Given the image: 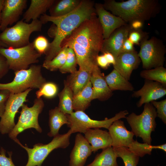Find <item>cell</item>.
Listing matches in <instances>:
<instances>
[{
  "label": "cell",
  "instance_id": "cell-14",
  "mask_svg": "<svg viewBox=\"0 0 166 166\" xmlns=\"http://www.w3.org/2000/svg\"><path fill=\"white\" fill-rule=\"evenodd\" d=\"M131 30L130 25L127 23L116 30L108 38L104 39L101 52L109 53L116 59L122 52L124 42L128 38Z\"/></svg>",
  "mask_w": 166,
  "mask_h": 166
},
{
  "label": "cell",
  "instance_id": "cell-43",
  "mask_svg": "<svg viewBox=\"0 0 166 166\" xmlns=\"http://www.w3.org/2000/svg\"><path fill=\"white\" fill-rule=\"evenodd\" d=\"M135 50L134 44L128 39H126L124 42L122 48V52H131Z\"/></svg>",
  "mask_w": 166,
  "mask_h": 166
},
{
  "label": "cell",
  "instance_id": "cell-9",
  "mask_svg": "<svg viewBox=\"0 0 166 166\" xmlns=\"http://www.w3.org/2000/svg\"><path fill=\"white\" fill-rule=\"evenodd\" d=\"M72 134L69 130L65 133L58 134L54 137L48 144L37 143L33 146V148L23 146L20 142L18 144L28 153V161L25 166H42L43 162L52 151L58 148H66L69 146Z\"/></svg>",
  "mask_w": 166,
  "mask_h": 166
},
{
  "label": "cell",
  "instance_id": "cell-19",
  "mask_svg": "<svg viewBox=\"0 0 166 166\" xmlns=\"http://www.w3.org/2000/svg\"><path fill=\"white\" fill-rule=\"evenodd\" d=\"M108 129L113 148L123 146L128 148L134 140V134L127 129L124 121L120 119L114 121Z\"/></svg>",
  "mask_w": 166,
  "mask_h": 166
},
{
  "label": "cell",
  "instance_id": "cell-13",
  "mask_svg": "<svg viewBox=\"0 0 166 166\" xmlns=\"http://www.w3.org/2000/svg\"><path fill=\"white\" fill-rule=\"evenodd\" d=\"M166 94V85L160 82L145 80L143 86L139 90L133 92L132 97H140L136 104L140 107L145 103L151 102L163 97Z\"/></svg>",
  "mask_w": 166,
  "mask_h": 166
},
{
  "label": "cell",
  "instance_id": "cell-27",
  "mask_svg": "<svg viewBox=\"0 0 166 166\" xmlns=\"http://www.w3.org/2000/svg\"><path fill=\"white\" fill-rule=\"evenodd\" d=\"M81 0H55L49 9L50 16L57 17L69 13L78 6Z\"/></svg>",
  "mask_w": 166,
  "mask_h": 166
},
{
  "label": "cell",
  "instance_id": "cell-42",
  "mask_svg": "<svg viewBox=\"0 0 166 166\" xmlns=\"http://www.w3.org/2000/svg\"><path fill=\"white\" fill-rule=\"evenodd\" d=\"M96 61L98 66L104 69H107L110 65L103 54L98 55L97 57Z\"/></svg>",
  "mask_w": 166,
  "mask_h": 166
},
{
  "label": "cell",
  "instance_id": "cell-25",
  "mask_svg": "<svg viewBox=\"0 0 166 166\" xmlns=\"http://www.w3.org/2000/svg\"><path fill=\"white\" fill-rule=\"evenodd\" d=\"M49 124L50 131L48 133L49 137H54L59 134V131L64 124L68 123L66 114L61 111L58 107L49 111Z\"/></svg>",
  "mask_w": 166,
  "mask_h": 166
},
{
  "label": "cell",
  "instance_id": "cell-37",
  "mask_svg": "<svg viewBox=\"0 0 166 166\" xmlns=\"http://www.w3.org/2000/svg\"><path fill=\"white\" fill-rule=\"evenodd\" d=\"M148 33L143 31L141 29H131L128 36V39L132 42L139 45L141 42L148 39Z\"/></svg>",
  "mask_w": 166,
  "mask_h": 166
},
{
  "label": "cell",
  "instance_id": "cell-39",
  "mask_svg": "<svg viewBox=\"0 0 166 166\" xmlns=\"http://www.w3.org/2000/svg\"><path fill=\"white\" fill-rule=\"evenodd\" d=\"M6 150L3 147H1L0 150V166H15L12 159V152H7L8 157L6 156Z\"/></svg>",
  "mask_w": 166,
  "mask_h": 166
},
{
  "label": "cell",
  "instance_id": "cell-5",
  "mask_svg": "<svg viewBox=\"0 0 166 166\" xmlns=\"http://www.w3.org/2000/svg\"><path fill=\"white\" fill-rule=\"evenodd\" d=\"M156 110L151 102L145 103L140 114L132 112L125 118L134 135L141 138L144 143L150 145L152 141L151 133L155 130L156 125Z\"/></svg>",
  "mask_w": 166,
  "mask_h": 166
},
{
  "label": "cell",
  "instance_id": "cell-15",
  "mask_svg": "<svg viewBox=\"0 0 166 166\" xmlns=\"http://www.w3.org/2000/svg\"><path fill=\"white\" fill-rule=\"evenodd\" d=\"M26 0H4L0 22L2 31L17 22L26 7Z\"/></svg>",
  "mask_w": 166,
  "mask_h": 166
},
{
  "label": "cell",
  "instance_id": "cell-4",
  "mask_svg": "<svg viewBox=\"0 0 166 166\" xmlns=\"http://www.w3.org/2000/svg\"><path fill=\"white\" fill-rule=\"evenodd\" d=\"M14 77L11 82L0 83V90H6L10 93H18L29 89H39L45 83L46 79L42 73L40 65L33 64L29 68L14 72Z\"/></svg>",
  "mask_w": 166,
  "mask_h": 166
},
{
  "label": "cell",
  "instance_id": "cell-2",
  "mask_svg": "<svg viewBox=\"0 0 166 166\" xmlns=\"http://www.w3.org/2000/svg\"><path fill=\"white\" fill-rule=\"evenodd\" d=\"M93 1L82 0L74 10L64 16L54 17L44 14L39 19L42 24L51 22L55 26L53 31V40L50 43L45 53V61H50L61 49V44L65 39L85 20L97 14Z\"/></svg>",
  "mask_w": 166,
  "mask_h": 166
},
{
  "label": "cell",
  "instance_id": "cell-20",
  "mask_svg": "<svg viewBox=\"0 0 166 166\" xmlns=\"http://www.w3.org/2000/svg\"><path fill=\"white\" fill-rule=\"evenodd\" d=\"M100 68L91 74L90 81L92 85L93 100L97 99L102 101H106L113 94V91L108 86Z\"/></svg>",
  "mask_w": 166,
  "mask_h": 166
},
{
  "label": "cell",
  "instance_id": "cell-11",
  "mask_svg": "<svg viewBox=\"0 0 166 166\" xmlns=\"http://www.w3.org/2000/svg\"><path fill=\"white\" fill-rule=\"evenodd\" d=\"M140 49L138 55L144 69H149L163 66L166 52L165 46L163 41L155 37L143 40L140 44Z\"/></svg>",
  "mask_w": 166,
  "mask_h": 166
},
{
  "label": "cell",
  "instance_id": "cell-41",
  "mask_svg": "<svg viewBox=\"0 0 166 166\" xmlns=\"http://www.w3.org/2000/svg\"><path fill=\"white\" fill-rule=\"evenodd\" d=\"M9 69L6 58L0 54V80L8 73Z\"/></svg>",
  "mask_w": 166,
  "mask_h": 166
},
{
  "label": "cell",
  "instance_id": "cell-29",
  "mask_svg": "<svg viewBox=\"0 0 166 166\" xmlns=\"http://www.w3.org/2000/svg\"><path fill=\"white\" fill-rule=\"evenodd\" d=\"M58 95L59 97L57 106L58 108L66 115L72 113L73 112V103L74 95L72 90L65 81L64 87Z\"/></svg>",
  "mask_w": 166,
  "mask_h": 166
},
{
  "label": "cell",
  "instance_id": "cell-36",
  "mask_svg": "<svg viewBox=\"0 0 166 166\" xmlns=\"http://www.w3.org/2000/svg\"><path fill=\"white\" fill-rule=\"evenodd\" d=\"M32 42L35 50L41 55L45 54L50 44L47 38L42 35L38 36Z\"/></svg>",
  "mask_w": 166,
  "mask_h": 166
},
{
  "label": "cell",
  "instance_id": "cell-44",
  "mask_svg": "<svg viewBox=\"0 0 166 166\" xmlns=\"http://www.w3.org/2000/svg\"><path fill=\"white\" fill-rule=\"evenodd\" d=\"M144 22L139 20L133 21L129 23L130 27L133 30L141 29Z\"/></svg>",
  "mask_w": 166,
  "mask_h": 166
},
{
  "label": "cell",
  "instance_id": "cell-18",
  "mask_svg": "<svg viewBox=\"0 0 166 166\" xmlns=\"http://www.w3.org/2000/svg\"><path fill=\"white\" fill-rule=\"evenodd\" d=\"M92 152L91 146L84 136L80 133H77L70 154L69 166H84Z\"/></svg>",
  "mask_w": 166,
  "mask_h": 166
},
{
  "label": "cell",
  "instance_id": "cell-1",
  "mask_svg": "<svg viewBox=\"0 0 166 166\" xmlns=\"http://www.w3.org/2000/svg\"><path fill=\"white\" fill-rule=\"evenodd\" d=\"M104 39L102 28L96 14L81 23L63 40V47L73 50L79 69L91 73L97 66L96 59Z\"/></svg>",
  "mask_w": 166,
  "mask_h": 166
},
{
  "label": "cell",
  "instance_id": "cell-32",
  "mask_svg": "<svg viewBox=\"0 0 166 166\" xmlns=\"http://www.w3.org/2000/svg\"><path fill=\"white\" fill-rule=\"evenodd\" d=\"M68 47H63L58 53L50 61L45 60L42 67L51 71L59 70L64 64L67 54Z\"/></svg>",
  "mask_w": 166,
  "mask_h": 166
},
{
  "label": "cell",
  "instance_id": "cell-24",
  "mask_svg": "<svg viewBox=\"0 0 166 166\" xmlns=\"http://www.w3.org/2000/svg\"><path fill=\"white\" fill-rule=\"evenodd\" d=\"M104 78L110 89L115 90L132 91L134 88L132 84L115 69L104 76Z\"/></svg>",
  "mask_w": 166,
  "mask_h": 166
},
{
  "label": "cell",
  "instance_id": "cell-40",
  "mask_svg": "<svg viewBox=\"0 0 166 166\" xmlns=\"http://www.w3.org/2000/svg\"><path fill=\"white\" fill-rule=\"evenodd\" d=\"M10 92L6 90H0V117L2 116Z\"/></svg>",
  "mask_w": 166,
  "mask_h": 166
},
{
  "label": "cell",
  "instance_id": "cell-8",
  "mask_svg": "<svg viewBox=\"0 0 166 166\" xmlns=\"http://www.w3.org/2000/svg\"><path fill=\"white\" fill-rule=\"evenodd\" d=\"M128 114L126 110L121 111L111 118H105L104 120L99 121L91 119L84 112L75 111L66 115L68 120L67 125L72 133L77 132L84 133L90 129L103 128L108 129L114 121L125 118Z\"/></svg>",
  "mask_w": 166,
  "mask_h": 166
},
{
  "label": "cell",
  "instance_id": "cell-16",
  "mask_svg": "<svg viewBox=\"0 0 166 166\" xmlns=\"http://www.w3.org/2000/svg\"><path fill=\"white\" fill-rule=\"evenodd\" d=\"M94 7L102 28L104 39L108 38L116 30L127 24L120 17L106 10L102 4L96 3Z\"/></svg>",
  "mask_w": 166,
  "mask_h": 166
},
{
  "label": "cell",
  "instance_id": "cell-45",
  "mask_svg": "<svg viewBox=\"0 0 166 166\" xmlns=\"http://www.w3.org/2000/svg\"><path fill=\"white\" fill-rule=\"evenodd\" d=\"M108 63L110 64L114 65L115 63L116 59L114 56L111 53L106 52L103 53Z\"/></svg>",
  "mask_w": 166,
  "mask_h": 166
},
{
  "label": "cell",
  "instance_id": "cell-21",
  "mask_svg": "<svg viewBox=\"0 0 166 166\" xmlns=\"http://www.w3.org/2000/svg\"><path fill=\"white\" fill-rule=\"evenodd\" d=\"M84 137L91 144L92 152L112 146V140L109 132L99 128L90 129L84 133Z\"/></svg>",
  "mask_w": 166,
  "mask_h": 166
},
{
  "label": "cell",
  "instance_id": "cell-7",
  "mask_svg": "<svg viewBox=\"0 0 166 166\" xmlns=\"http://www.w3.org/2000/svg\"><path fill=\"white\" fill-rule=\"evenodd\" d=\"M0 54L6 58L10 69L14 72L28 69L38 63L41 56L35 49L32 42L19 48H0Z\"/></svg>",
  "mask_w": 166,
  "mask_h": 166
},
{
  "label": "cell",
  "instance_id": "cell-38",
  "mask_svg": "<svg viewBox=\"0 0 166 166\" xmlns=\"http://www.w3.org/2000/svg\"><path fill=\"white\" fill-rule=\"evenodd\" d=\"M151 103L156 109L157 117L160 118L163 123L166 124V99L160 101H153Z\"/></svg>",
  "mask_w": 166,
  "mask_h": 166
},
{
  "label": "cell",
  "instance_id": "cell-22",
  "mask_svg": "<svg viewBox=\"0 0 166 166\" xmlns=\"http://www.w3.org/2000/svg\"><path fill=\"white\" fill-rule=\"evenodd\" d=\"M55 0H31L29 7L24 13L22 19L26 22L38 19L54 3Z\"/></svg>",
  "mask_w": 166,
  "mask_h": 166
},
{
  "label": "cell",
  "instance_id": "cell-12",
  "mask_svg": "<svg viewBox=\"0 0 166 166\" xmlns=\"http://www.w3.org/2000/svg\"><path fill=\"white\" fill-rule=\"evenodd\" d=\"M32 89L21 93H10L6 103L4 113L0 120V132L9 133L15 125L14 118L19 108L27 101V97Z\"/></svg>",
  "mask_w": 166,
  "mask_h": 166
},
{
  "label": "cell",
  "instance_id": "cell-31",
  "mask_svg": "<svg viewBox=\"0 0 166 166\" xmlns=\"http://www.w3.org/2000/svg\"><path fill=\"white\" fill-rule=\"evenodd\" d=\"M113 148L117 157L122 159L125 166H137L140 157L131 152L128 148L123 146Z\"/></svg>",
  "mask_w": 166,
  "mask_h": 166
},
{
  "label": "cell",
  "instance_id": "cell-17",
  "mask_svg": "<svg viewBox=\"0 0 166 166\" xmlns=\"http://www.w3.org/2000/svg\"><path fill=\"white\" fill-rule=\"evenodd\" d=\"M141 62L135 50L121 52L116 59L114 69L128 81L132 71L137 69Z\"/></svg>",
  "mask_w": 166,
  "mask_h": 166
},
{
  "label": "cell",
  "instance_id": "cell-30",
  "mask_svg": "<svg viewBox=\"0 0 166 166\" xmlns=\"http://www.w3.org/2000/svg\"><path fill=\"white\" fill-rule=\"evenodd\" d=\"M140 76L145 80L157 81L166 85V69L164 66L143 70L140 73Z\"/></svg>",
  "mask_w": 166,
  "mask_h": 166
},
{
  "label": "cell",
  "instance_id": "cell-35",
  "mask_svg": "<svg viewBox=\"0 0 166 166\" xmlns=\"http://www.w3.org/2000/svg\"><path fill=\"white\" fill-rule=\"evenodd\" d=\"M128 148L140 157H142L146 154L151 155L152 149H155V146L140 143L137 140H134Z\"/></svg>",
  "mask_w": 166,
  "mask_h": 166
},
{
  "label": "cell",
  "instance_id": "cell-26",
  "mask_svg": "<svg viewBox=\"0 0 166 166\" xmlns=\"http://www.w3.org/2000/svg\"><path fill=\"white\" fill-rule=\"evenodd\" d=\"M93 100L92 85L90 81L83 89L74 95L73 103V110L84 112Z\"/></svg>",
  "mask_w": 166,
  "mask_h": 166
},
{
  "label": "cell",
  "instance_id": "cell-34",
  "mask_svg": "<svg viewBox=\"0 0 166 166\" xmlns=\"http://www.w3.org/2000/svg\"><path fill=\"white\" fill-rule=\"evenodd\" d=\"M77 62L72 49L68 47L66 57L64 65L59 69L62 73H72L77 70Z\"/></svg>",
  "mask_w": 166,
  "mask_h": 166
},
{
  "label": "cell",
  "instance_id": "cell-28",
  "mask_svg": "<svg viewBox=\"0 0 166 166\" xmlns=\"http://www.w3.org/2000/svg\"><path fill=\"white\" fill-rule=\"evenodd\" d=\"M117 156L112 146L102 149L97 154L93 161L87 166H119Z\"/></svg>",
  "mask_w": 166,
  "mask_h": 166
},
{
  "label": "cell",
  "instance_id": "cell-10",
  "mask_svg": "<svg viewBox=\"0 0 166 166\" xmlns=\"http://www.w3.org/2000/svg\"><path fill=\"white\" fill-rule=\"evenodd\" d=\"M44 106V102L42 98H36L31 107L24 104L21 107L18 121L9 133V137L18 144L20 142L17 138L18 135L26 129L34 128L39 132H42V129L39 125L38 118Z\"/></svg>",
  "mask_w": 166,
  "mask_h": 166
},
{
  "label": "cell",
  "instance_id": "cell-46",
  "mask_svg": "<svg viewBox=\"0 0 166 166\" xmlns=\"http://www.w3.org/2000/svg\"><path fill=\"white\" fill-rule=\"evenodd\" d=\"M155 149H161L165 152H166V144H164L160 145L155 146Z\"/></svg>",
  "mask_w": 166,
  "mask_h": 166
},
{
  "label": "cell",
  "instance_id": "cell-48",
  "mask_svg": "<svg viewBox=\"0 0 166 166\" xmlns=\"http://www.w3.org/2000/svg\"><path fill=\"white\" fill-rule=\"evenodd\" d=\"M1 47H8V46L0 40V48Z\"/></svg>",
  "mask_w": 166,
  "mask_h": 166
},
{
  "label": "cell",
  "instance_id": "cell-3",
  "mask_svg": "<svg viewBox=\"0 0 166 166\" xmlns=\"http://www.w3.org/2000/svg\"><path fill=\"white\" fill-rule=\"evenodd\" d=\"M104 8L120 17L126 23L139 20L144 22L155 17L160 12L161 6L157 0H128L118 2L106 0Z\"/></svg>",
  "mask_w": 166,
  "mask_h": 166
},
{
  "label": "cell",
  "instance_id": "cell-47",
  "mask_svg": "<svg viewBox=\"0 0 166 166\" xmlns=\"http://www.w3.org/2000/svg\"><path fill=\"white\" fill-rule=\"evenodd\" d=\"M4 0H0V22L1 19V13L3 6Z\"/></svg>",
  "mask_w": 166,
  "mask_h": 166
},
{
  "label": "cell",
  "instance_id": "cell-23",
  "mask_svg": "<svg viewBox=\"0 0 166 166\" xmlns=\"http://www.w3.org/2000/svg\"><path fill=\"white\" fill-rule=\"evenodd\" d=\"M91 74L79 69L70 73L64 81L72 90L73 95L83 89L90 81Z\"/></svg>",
  "mask_w": 166,
  "mask_h": 166
},
{
  "label": "cell",
  "instance_id": "cell-33",
  "mask_svg": "<svg viewBox=\"0 0 166 166\" xmlns=\"http://www.w3.org/2000/svg\"><path fill=\"white\" fill-rule=\"evenodd\" d=\"M58 88L57 85L52 82H46L38 89L35 93L36 98L42 97L51 99L55 97L57 94Z\"/></svg>",
  "mask_w": 166,
  "mask_h": 166
},
{
  "label": "cell",
  "instance_id": "cell-6",
  "mask_svg": "<svg viewBox=\"0 0 166 166\" xmlns=\"http://www.w3.org/2000/svg\"><path fill=\"white\" fill-rule=\"evenodd\" d=\"M42 23L39 19L28 23L22 20L14 26L7 27L0 34V40L8 47H23L30 43V37L32 33L41 31Z\"/></svg>",
  "mask_w": 166,
  "mask_h": 166
}]
</instances>
